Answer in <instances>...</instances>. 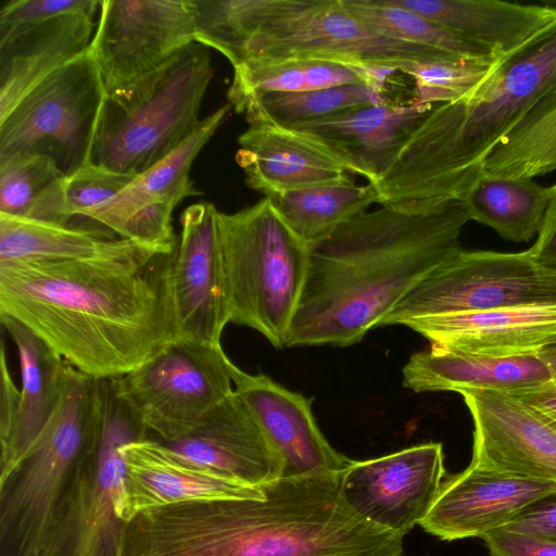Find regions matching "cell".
Listing matches in <instances>:
<instances>
[{
  "label": "cell",
  "instance_id": "cell-1",
  "mask_svg": "<svg viewBox=\"0 0 556 556\" xmlns=\"http://www.w3.org/2000/svg\"><path fill=\"white\" fill-rule=\"evenodd\" d=\"M173 253L128 240L91 257L0 263V314L80 372L119 378L177 340Z\"/></svg>",
  "mask_w": 556,
  "mask_h": 556
},
{
  "label": "cell",
  "instance_id": "cell-2",
  "mask_svg": "<svg viewBox=\"0 0 556 556\" xmlns=\"http://www.w3.org/2000/svg\"><path fill=\"white\" fill-rule=\"evenodd\" d=\"M469 220L464 202L452 199L422 213L380 206L340 225L308 248L287 346L361 341L421 279L462 250Z\"/></svg>",
  "mask_w": 556,
  "mask_h": 556
},
{
  "label": "cell",
  "instance_id": "cell-3",
  "mask_svg": "<svg viewBox=\"0 0 556 556\" xmlns=\"http://www.w3.org/2000/svg\"><path fill=\"white\" fill-rule=\"evenodd\" d=\"M556 92V18L503 55L469 97L439 104L372 184L378 204L422 213L459 199L488 155Z\"/></svg>",
  "mask_w": 556,
  "mask_h": 556
},
{
  "label": "cell",
  "instance_id": "cell-4",
  "mask_svg": "<svg viewBox=\"0 0 556 556\" xmlns=\"http://www.w3.org/2000/svg\"><path fill=\"white\" fill-rule=\"evenodd\" d=\"M341 473L278 478L263 500L195 502L180 530L181 556H401L404 535L358 517Z\"/></svg>",
  "mask_w": 556,
  "mask_h": 556
},
{
  "label": "cell",
  "instance_id": "cell-5",
  "mask_svg": "<svg viewBox=\"0 0 556 556\" xmlns=\"http://www.w3.org/2000/svg\"><path fill=\"white\" fill-rule=\"evenodd\" d=\"M195 42L242 63L320 60L345 65L465 59L376 33L341 0H187Z\"/></svg>",
  "mask_w": 556,
  "mask_h": 556
},
{
  "label": "cell",
  "instance_id": "cell-6",
  "mask_svg": "<svg viewBox=\"0 0 556 556\" xmlns=\"http://www.w3.org/2000/svg\"><path fill=\"white\" fill-rule=\"evenodd\" d=\"M102 381L67 364L54 412L25 456L0 478V556H42L56 507L99 432Z\"/></svg>",
  "mask_w": 556,
  "mask_h": 556
},
{
  "label": "cell",
  "instance_id": "cell-7",
  "mask_svg": "<svg viewBox=\"0 0 556 556\" xmlns=\"http://www.w3.org/2000/svg\"><path fill=\"white\" fill-rule=\"evenodd\" d=\"M212 76L211 58L194 41L160 68L108 91L90 164L139 176L163 161L200 127Z\"/></svg>",
  "mask_w": 556,
  "mask_h": 556
},
{
  "label": "cell",
  "instance_id": "cell-8",
  "mask_svg": "<svg viewBox=\"0 0 556 556\" xmlns=\"http://www.w3.org/2000/svg\"><path fill=\"white\" fill-rule=\"evenodd\" d=\"M229 321L287 346L304 289L308 247L282 222L270 200L218 212Z\"/></svg>",
  "mask_w": 556,
  "mask_h": 556
},
{
  "label": "cell",
  "instance_id": "cell-9",
  "mask_svg": "<svg viewBox=\"0 0 556 556\" xmlns=\"http://www.w3.org/2000/svg\"><path fill=\"white\" fill-rule=\"evenodd\" d=\"M103 416L54 514L42 556H121L126 522L118 516L123 447L149 434L103 379Z\"/></svg>",
  "mask_w": 556,
  "mask_h": 556
},
{
  "label": "cell",
  "instance_id": "cell-10",
  "mask_svg": "<svg viewBox=\"0 0 556 556\" xmlns=\"http://www.w3.org/2000/svg\"><path fill=\"white\" fill-rule=\"evenodd\" d=\"M105 94L88 49L31 89L0 121V157L42 155L71 176L90 164Z\"/></svg>",
  "mask_w": 556,
  "mask_h": 556
},
{
  "label": "cell",
  "instance_id": "cell-11",
  "mask_svg": "<svg viewBox=\"0 0 556 556\" xmlns=\"http://www.w3.org/2000/svg\"><path fill=\"white\" fill-rule=\"evenodd\" d=\"M236 368L222 345L177 339L112 381L149 438L166 444L187 434L235 391Z\"/></svg>",
  "mask_w": 556,
  "mask_h": 556
},
{
  "label": "cell",
  "instance_id": "cell-12",
  "mask_svg": "<svg viewBox=\"0 0 556 556\" xmlns=\"http://www.w3.org/2000/svg\"><path fill=\"white\" fill-rule=\"evenodd\" d=\"M556 303V270L522 252L460 250L421 279L381 326L427 316Z\"/></svg>",
  "mask_w": 556,
  "mask_h": 556
},
{
  "label": "cell",
  "instance_id": "cell-13",
  "mask_svg": "<svg viewBox=\"0 0 556 556\" xmlns=\"http://www.w3.org/2000/svg\"><path fill=\"white\" fill-rule=\"evenodd\" d=\"M89 46L106 92L144 76L193 43L186 0H102Z\"/></svg>",
  "mask_w": 556,
  "mask_h": 556
},
{
  "label": "cell",
  "instance_id": "cell-14",
  "mask_svg": "<svg viewBox=\"0 0 556 556\" xmlns=\"http://www.w3.org/2000/svg\"><path fill=\"white\" fill-rule=\"evenodd\" d=\"M444 475L442 444H419L353 460L340 476V494L358 517L405 535L429 513Z\"/></svg>",
  "mask_w": 556,
  "mask_h": 556
},
{
  "label": "cell",
  "instance_id": "cell-15",
  "mask_svg": "<svg viewBox=\"0 0 556 556\" xmlns=\"http://www.w3.org/2000/svg\"><path fill=\"white\" fill-rule=\"evenodd\" d=\"M230 106L226 104L202 119L198 130L178 149L136 177L85 219L119 238L163 251H174L177 238L172 225L173 212L182 199L199 194L190 178L191 166L216 132Z\"/></svg>",
  "mask_w": 556,
  "mask_h": 556
},
{
  "label": "cell",
  "instance_id": "cell-16",
  "mask_svg": "<svg viewBox=\"0 0 556 556\" xmlns=\"http://www.w3.org/2000/svg\"><path fill=\"white\" fill-rule=\"evenodd\" d=\"M172 263L177 339L219 346L229 321L218 211L212 203L188 206Z\"/></svg>",
  "mask_w": 556,
  "mask_h": 556
},
{
  "label": "cell",
  "instance_id": "cell-17",
  "mask_svg": "<svg viewBox=\"0 0 556 556\" xmlns=\"http://www.w3.org/2000/svg\"><path fill=\"white\" fill-rule=\"evenodd\" d=\"M473 421L471 464L518 477L556 482V429L516 396L459 392Z\"/></svg>",
  "mask_w": 556,
  "mask_h": 556
},
{
  "label": "cell",
  "instance_id": "cell-18",
  "mask_svg": "<svg viewBox=\"0 0 556 556\" xmlns=\"http://www.w3.org/2000/svg\"><path fill=\"white\" fill-rule=\"evenodd\" d=\"M556 488V482L527 479L470 465L444 480L422 529L444 541L482 538L506 526L522 508Z\"/></svg>",
  "mask_w": 556,
  "mask_h": 556
},
{
  "label": "cell",
  "instance_id": "cell-19",
  "mask_svg": "<svg viewBox=\"0 0 556 556\" xmlns=\"http://www.w3.org/2000/svg\"><path fill=\"white\" fill-rule=\"evenodd\" d=\"M233 386L280 456L281 478L342 473L353 462L323 435L312 413V400L267 376L249 375L238 367Z\"/></svg>",
  "mask_w": 556,
  "mask_h": 556
},
{
  "label": "cell",
  "instance_id": "cell-20",
  "mask_svg": "<svg viewBox=\"0 0 556 556\" xmlns=\"http://www.w3.org/2000/svg\"><path fill=\"white\" fill-rule=\"evenodd\" d=\"M164 445L194 466L247 485L262 486L282 475L280 456L236 391Z\"/></svg>",
  "mask_w": 556,
  "mask_h": 556
},
{
  "label": "cell",
  "instance_id": "cell-21",
  "mask_svg": "<svg viewBox=\"0 0 556 556\" xmlns=\"http://www.w3.org/2000/svg\"><path fill=\"white\" fill-rule=\"evenodd\" d=\"M123 455L118 516L125 522L144 509L174 503L265 497L262 486L247 485L194 466L151 438L126 444Z\"/></svg>",
  "mask_w": 556,
  "mask_h": 556
},
{
  "label": "cell",
  "instance_id": "cell-22",
  "mask_svg": "<svg viewBox=\"0 0 556 556\" xmlns=\"http://www.w3.org/2000/svg\"><path fill=\"white\" fill-rule=\"evenodd\" d=\"M402 325L444 350L495 357L534 355L556 343V303L427 316Z\"/></svg>",
  "mask_w": 556,
  "mask_h": 556
},
{
  "label": "cell",
  "instance_id": "cell-23",
  "mask_svg": "<svg viewBox=\"0 0 556 556\" xmlns=\"http://www.w3.org/2000/svg\"><path fill=\"white\" fill-rule=\"evenodd\" d=\"M434 106L382 103L293 127L323 146L352 175L375 184Z\"/></svg>",
  "mask_w": 556,
  "mask_h": 556
},
{
  "label": "cell",
  "instance_id": "cell-24",
  "mask_svg": "<svg viewBox=\"0 0 556 556\" xmlns=\"http://www.w3.org/2000/svg\"><path fill=\"white\" fill-rule=\"evenodd\" d=\"M94 14H68L0 33V121L31 89L89 49Z\"/></svg>",
  "mask_w": 556,
  "mask_h": 556
},
{
  "label": "cell",
  "instance_id": "cell-25",
  "mask_svg": "<svg viewBox=\"0 0 556 556\" xmlns=\"http://www.w3.org/2000/svg\"><path fill=\"white\" fill-rule=\"evenodd\" d=\"M238 143L236 161L245 184L265 197L351 177L340 161L300 130L250 124Z\"/></svg>",
  "mask_w": 556,
  "mask_h": 556
},
{
  "label": "cell",
  "instance_id": "cell-26",
  "mask_svg": "<svg viewBox=\"0 0 556 556\" xmlns=\"http://www.w3.org/2000/svg\"><path fill=\"white\" fill-rule=\"evenodd\" d=\"M551 380L538 354L495 357L431 346L412 355L403 368V384L415 392L479 389L511 393Z\"/></svg>",
  "mask_w": 556,
  "mask_h": 556
},
{
  "label": "cell",
  "instance_id": "cell-27",
  "mask_svg": "<svg viewBox=\"0 0 556 556\" xmlns=\"http://www.w3.org/2000/svg\"><path fill=\"white\" fill-rule=\"evenodd\" d=\"M498 55H505L556 18V5L501 0H392Z\"/></svg>",
  "mask_w": 556,
  "mask_h": 556
},
{
  "label": "cell",
  "instance_id": "cell-28",
  "mask_svg": "<svg viewBox=\"0 0 556 556\" xmlns=\"http://www.w3.org/2000/svg\"><path fill=\"white\" fill-rule=\"evenodd\" d=\"M0 321L16 348L22 381L18 427L9 452L0 457L3 478L25 456L54 412L67 363L14 318L0 314Z\"/></svg>",
  "mask_w": 556,
  "mask_h": 556
},
{
  "label": "cell",
  "instance_id": "cell-29",
  "mask_svg": "<svg viewBox=\"0 0 556 556\" xmlns=\"http://www.w3.org/2000/svg\"><path fill=\"white\" fill-rule=\"evenodd\" d=\"M554 194V186L544 187L529 178L492 175L483 169L460 200L471 220L495 230L514 242H527L538 236Z\"/></svg>",
  "mask_w": 556,
  "mask_h": 556
},
{
  "label": "cell",
  "instance_id": "cell-30",
  "mask_svg": "<svg viewBox=\"0 0 556 556\" xmlns=\"http://www.w3.org/2000/svg\"><path fill=\"white\" fill-rule=\"evenodd\" d=\"M127 241L98 226H62L0 214V263L91 257Z\"/></svg>",
  "mask_w": 556,
  "mask_h": 556
},
{
  "label": "cell",
  "instance_id": "cell-31",
  "mask_svg": "<svg viewBox=\"0 0 556 556\" xmlns=\"http://www.w3.org/2000/svg\"><path fill=\"white\" fill-rule=\"evenodd\" d=\"M288 228L308 248L378 203L374 185L352 177L267 197Z\"/></svg>",
  "mask_w": 556,
  "mask_h": 556
},
{
  "label": "cell",
  "instance_id": "cell-32",
  "mask_svg": "<svg viewBox=\"0 0 556 556\" xmlns=\"http://www.w3.org/2000/svg\"><path fill=\"white\" fill-rule=\"evenodd\" d=\"M357 83H361V79L355 71L338 62H248L233 67V78L227 98L238 113L244 104L262 94L302 92Z\"/></svg>",
  "mask_w": 556,
  "mask_h": 556
},
{
  "label": "cell",
  "instance_id": "cell-33",
  "mask_svg": "<svg viewBox=\"0 0 556 556\" xmlns=\"http://www.w3.org/2000/svg\"><path fill=\"white\" fill-rule=\"evenodd\" d=\"M387 102L384 94L357 83L302 92L262 94L244 104L238 113L244 114L250 124L271 123L293 128L352 109Z\"/></svg>",
  "mask_w": 556,
  "mask_h": 556
},
{
  "label": "cell",
  "instance_id": "cell-34",
  "mask_svg": "<svg viewBox=\"0 0 556 556\" xmlns=\"http://www.w3.org/2000/svg\"><path fill=\"white\" fill-rule=\"evenodd\" d=\"M341 1L368 27L391 39L465 59L495 61L503 56L433 21L395 4L392 0Z\"/></svg>",
  "mask_w": 556,
  "mask_h": 556
},
{
  "label": "cell",
  "instance_id": "cell-35",
  "mask_svg": "<svg viewBox=\"0 0 556 556\" xmlns=\"http://www.w3.org/2000/svg\"><path fill=\"white\" fill-rule=\"evenodd\" d=\"M489 174L529 178L556 170V92L539 102L488 155Z\"/></svg>",
  "mask_w": 556,
  "mask_h": 556
},
{
  "label": "cell",
  "instance_id": "cell-36",
  "mask_svg": "<svg viewBox=\"0 0 556 556\" xmlns=\"http://www.w3.org/2000/svg\"><path fill=\"white\" fill-rule=\"evenodd\" d=\"M136 177L88 164L56 182L35 205L28 219L72 226L109 202Z\"/></svg>",
  "mask_w": 556,
  "mask_h": 556
},
{
  "label": "cell",
  "instance_id": "cell-37",
  "mask_svg": "<svg viewBox=\"0 0 556 556\" xmlns=\"http://www.w3.org/2000/svg\"><path fill=\"white\" fill-rule=\"evenodd\" d=\"M498 60H432L409 63L400 72L414 79L415 101L437 106L471 96L486 80Z\"/></svg>",
  "mask_w": 556,
  "mask_h": 556
},
{
  "label": "cell",
  "instance_id": "cell-38",
  "mask_svg": "<svg viewBox=\"0 0 556 556\" xmlns=\"http://www.w3.org/2000/svg\"><path fill=\"white\" fill-rule=\"evenodd\" d=\"M63 177L42 155L0 157V214L28 218L40 199Z\"/></svg>",
  "mask_w": 556,
  "mask_h": 556
},
{
  "label": "cell",
  "instance_id": "cell-39",
  "mask_svg": "<svg viewBox=\"0 0 556 556\" xmlns=\"http://www.w3.org/2000/svg\"><path fill=\"white\" fill-rule=\"evenodd\" d=\"M96 0H9L0 9V33L63 15L97 11Z\"/></svg>",
  "mask_w": 556,
  "mask_h": 556
},
{
  "label": "cell",
  "instance_id": "cell-40",
  "mask_svg": "<svg viewBox=\"0 0 556 556\" xmlns=\"http://www.w3.org/2000/svg\"><path fill=\"white\" fill-rule=\"evenodd\" d=\"M481 539L493 556H556L555 540L505 527L492 530Z\"/></svg>",
  "mask_w": 556,
  "mask_h": 556
},
{
  "label": "cell",
  "instance_id": "cell-41",
  "mask_svg": "<svg viewBox=\"0 0 556 556\" xmlns=\"http://www.w3.org/2000/svg\"><path fill=\"white\" fill-rule=\"evenodd\" d=\"M0 372V445L1 456H3L13 443L21 410V390L17 389L9 369L3 336L1 339Z\"/></svg>",
  "mask_w": 556,
  "mask_h": 556
},
{
  "label": "cell",
  "instance_id": "cell-42",
  "mask_svg": "<svg viewBox=\"0 0 556 556\" xmlns=\"http://www.w3.org/2000/svg\"><path fill=\"white\" fill-rule=\"evenodd\" d=\"M504 527L556 541V488L527 505Z\"/></svg>",
  "mask_w": 556,
  "mask_h": 556
},
{
  "label": "cell",
  "instance_id": "cell-43",
  "mask_svg": "<svg viewBox=\"0 0 556 556\" xmlns=\"http://www.w3.org/2000/svg\"><path fill=\"white\" fill-rule=\"evenodd\" d=\"M554 194L534 243L528 249L541 265L556 270V184Z\"/></svg>",
  "mask_w": 556,
  "mask_h": 556
},
{
  "label": "cell",
  "instance_id": "cell-44",
  "mask_svg": "<svg viewBox=\"0 0 556 556\" xmlns=\"http://www.w3.org/2000/svg\"><path fill=\"white\" fill-rule=\"evenodd\" d=\"M509 394L519 399L556 429V384L552 380Z\"/></svg>",
  "mask_w": 556,
  "mask_h": 556
},
{
  "label": "cell",
  "instance_id": "cell-45",
  "mask_svg": "<svg viewBox=\"0 0 556 556\" xmlns=\"http://www.w3.org/2000/svg\"><path fill=\"white\" fill-rule=\"evenodd\" d=\"M538 355L548 368L552 381L556 384V343L546 346Z\"/></svg>",
  "mask_w": 556,
  "mask_h": 556
}]
</instances>
